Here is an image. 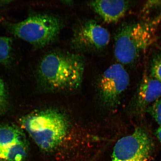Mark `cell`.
<instances>
[{"instance_id":"1","label":"cell","mask_w":161,"mask_h":161,"mask_svg":"<svg viewBox=\"0 0 161 161\" xmlns=\"http://www.w3.org/2000/svg\"><path fill=\"white\" fill-rule=\"evenodd\" d=\"M85 65V60L80 55L53 50L40 60L36 75L45 89L55 92L75 90L81 84Z\"/></svg>"},{"instance_id":"2","label":"cell","mask_w":161,"mask_h":161,"mask_svg":"<svg viewBox=\"0 0 161 161\" xmlns=\"http://www.w3.org/2000/svg\"><path fill=\"white\" fill-rule=\"evenodd\" d=\"M161 15L144 21L122 24L114 36V55L125 65L134 64L152 45L155 38Z\"/></svg>"},{"instance_id":"3","label":"cell","mask_w":161,"mask_h":161,"mask_svg":"<svg viewBox=\"0 0 161 161\" xmlns=\"http://www.w3.org/2000/svg\"><path fill=\"white\" fill-rule=\"evenodd\" d=\"M21 124L40 149L45 152L58 147L69 128L66 117L52 108L28 114L22 119Z\"/></svg>"},{"instance_id":"4","label":"cell","mask_w":161,"mask_h":161,"mask_svg":"<svg viewBox=\"0 0 161 161\" xmlns=\"http://www.w3.org/2000/svg\"><path fill=\"white\" fill-rule=\"evenodd\" d=\"M5 25L10 33L36 49L53 43L63 27V23L59 17L47 14H33L23 21L5 22Z\"/></svg>"},{"instance_id":"5","label":"cell","mask_w":161,"mask_h":161,"mask_svg":"<svg viewBox=\"0 0 161 161\" xmlns=\"http://www.w3.org/2000/svg\"><path fill=\"white\" fill-rule=\"evenodd\" d=\"M154 144L150 135L141 127L118 141L114 149L112 161H148Z\"/></svg>"},{"instance_id":"6","label":"cell","mask_w":161,"mask_h":161,"mask_svg":"<svg viewBox=\"0 0 161 161\" xmlns=\"http://www.w3.org/2000/svg\"><path fill=\"white\" fill-rule=\"evenodd\" d=\"M130 81L129 75L121 64H113L103 72L98 87L100 99L104 108L112 110L117 107Z\"/></svg>"},{"instance_id":"7","label":"cell","mask_w":161,"mask_h":161,"mask_svg":"<svg viewBox=\"0 0 161 161\" xmlns=\"http://www.w3.org/2000/svg\"><path fill=\"white\" fill-rule=\"evenodd\" d=\"M110 39L108 30L95 21L88 20L75 26L70 45L78 51H99L108 45Z\"/></svg>"},{"instance_id":"8","label":"cell","mask_w":161,"mask_h":161,"mask_svg":"<svg viewBox=\"0 0 161 161\" xmlns=\"http://www.w3.org/2000/svg\"><path fill=\"white\" fill-rule=\"evenodd\" d=\"M29 149L21 129L10 125H0V161H25Z\"/></svg>"},{"instance_id":"9","label":"cell","mask_w":161,"mask_h":161,"mask_svg":"<svg viewBox=\"0 0 161 161\" xmlns=\"http://www.w3.org/2000/svg\"><path fill=\"white\" fill-rule=\"evenodd\" d=\"M161 97V83L150 75L141 80L132 102V110L137 115L146 112L150 104Z\"/></svg>"},{"instance_id":"10","label":"cell","mask_w":161,"mask_h":161,"mask_svg":"<svg viewBox=\"0 0 161 161\" xmlns=\"http://www.w3.org/2000/svg\"><path fill=\"white\" fill-rule=\"evenodd\" d=\"M89 6L107 23H116L125 15L132 2L126 1H92Z\"/></svg>"},{"instance_id":"11","label":"cell","mask_w":161,"mask_h":161,"mask_svg":"<svg viewBox=\"0 0 161 161\" xmlns=\"http://www.w3.org/2000/svg\"><path fill=\"white\" fill-rule=\"evenodd\" d=\"M13 40L11 38L0 36V64L9 66L11 63Z\"/></svg>"},{"instance_id":"12","label":"cell","mask_w":161,"mask_h":161,"mask_svg":"<svg viewBox=\"0 0 161 161\" xmlns=\"http://www.w3.org/2000/svg\"><path fill=\"white\" fill-rule=\"evenodd\" d=\"M150 75L161 83V53L156 54L150 64Z\"/></svg>"},{"instance_id":"13","label":"cell","mask_w":161,"mask_h":161,"mask_svg":"<svg viewBox=\"0 0 161 161\" xmlns=\"http://www.w3.org/2000/svg\"><path fill=\"white\" fill-rule=\"evenodd\" d=\"M146 112L149 114L161 126V97L149 106Z\"/></svg>"},{"instance_id":"14","label":"cell","mask_w":161,"mask_h":161,"mask_svg":"<svg viewBox=\"0 0 161 161\" xmlns=\"http://www.w3.org/2000/svg\"><path fill=\"white\" fill-rule=\"evenodd\" d=\"M8 104V95L4 81L0 77V113L5 111Z\"/></svg>"},{"instance_id":"15","label":"cell","mask_w":161,"mask_h":161,"mask_svg":"<svg viewBox=\"0 0 161 161\" xmlns=\"http://www.w3.org/2000/svg\"><path fill=\"white\" fill-rule=\"evenodd\" d=\"M161 12V1H147L142 9V13L145 17L155 11Z\"/></svg>"},{"instance_id":"16","label":"cell","mask_w":161,"mask_h":161,"mask_svg":"<svg viewBox=\"0 0 161 161\" xmlns=\"http://www.w3.org/2000/svg\"><path fill=\"white\" fill-rule=\"evenodd\" d=\"M155 135L159 141L161 145V126H160L156 130Z\"/></svg>"},{"instance_id":"17","label":"cell","mask_w":161,"mask_h":161,"mask_svg":"<svg viewBox=\"0 0 161 161\" xmlns=\"http://www.w3.org/2000/svg\"><path fill=\"white\" fill-rule=\"evenodd\" d=\"M9 1H0V8L1 6L9 3Z\"/></svg>"}]
</instances>
